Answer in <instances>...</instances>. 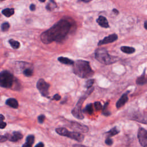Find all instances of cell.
<instances>
[{
  "label": "cell",
  "mask_w": 147,
  "mask_h": 147,
  "mask_svg": "<svg viewBox=\"0 0 147 147\" xmlns=\"http://www.w3.org/2000/svg\"><path fill=\"white\" fill-rule=\"evenodd\" d=\"M70 28L71 24L69 21L65 19L61 20L51 28L41 33V40L46 44L54 41L61 42L66 37Z\"/></svg>",
  "instance_id": "6da1fadb"
},
{
  "label": "cell",
  "mask_w": 147,
  "mask_h": 147,
  "mask_svg": "<svg viewBox=\"0 0 147 147\" xmlns=\"http://www.w3.org/2000/svg\"><path fill=\"white\" fill-rule=\"evenodd\" d=\"M73 71L75 75L82 78H90L94 74L89 62L83 60H78L74 62Z\"/></svg>",
  "instance_id": "7a4b0ae2"
},
{
  "label": "cell",
  "mask_w": 147,
  "mask_h": 147,
  "mask_svg": "<svg viewBox=\"0 0 147 147\" xmlns=\"http://www.w3.org/2000/svg\"><path fill=\"white\" fill-rule=\"evenodd\" d=\"M95 56L96 59L98 61L106 65H109L114 63L118 60L117 57L112 56L109 54L106 49L105 48L97 49L95 51Z\"/></svg>",
  "instance_id": "3957f363"
},
{
  "label": "cell",
  "mask_w": 147,
  "mask_h": 147,
  "mask_svg": "<svg viewBox=\"0 0 147 147\" xmlns=\"http://www.w3.org/2000/svg\"><path fill=\"white\" fill-rule=\"evenodd\" d=\"M94 88H91L89 89L78 100L75 107L72 110L71 113L73 116L75 117L77 119L79 120H83L84 118V116L83 115L82 110V104L83 103L84 101L86 100V99L93 93L94 91Z\"/></svg>",
  "instance_id": "277c9868"
},
{
  "label": "cell",
  "mask_w": 147,
  "mask_h": 147,
  "mask_svg": "<svg viewBox=\"0 0 147 147\" xmlns=\"http://www.w3.org/2000/svg\"><path fill=\"white\" fill-rule=\"evenodd\" d=\"M55 131L59 135H60L61 136L67 137L70 139L74 140L79 142H82L84 140V138H85V136H84V135H83L82 134L76 132L69 131L65 128H57L56 129Z\"/></svg>",
  "instance_id": "5b68a950"
},
{
  "label": "cell",
  "mask_w": 147,
  "mask_h": 147,
  "mask_svg": "<svg viewBox=\"0 0 147 147\" xmlns=\"http://www.w3.org/2000/svg\"><path fill=\"white\" fill-rule=\"evenodd\" d=\"M14 77L10 72L3 71L0 73V86L4 88H11L13 85Z\"/></svg>",
  "instance_id": "8992f818"
},
{
  "label": "cell",
  "mask_w": 147,
  "mask_h": 147,
  "mask_svg": "<svg viewBox=\"0 0 147 147\" xmlns=\"http://www.w3.org/2000/svg\"><path fill=\"white\" fill-rule=\"evenodd\" d=\"M36 87L42 96L48 97L50 87V84L47 83L43 79H40L36 83Z\"/></svg>",
  "instance_id": "52a82bcc"
},
{
  "label": "cell",
  "mask_w": 147,
  "mask_h": 147,
  "mask_svg": "<svg viewBox=\"0 0 147 147\" xmlns=\"http://www.w3.org/2000/svg\"><path fill=\"white\" fill-rule=\"evenodd\" d=\"M68 126L76 132L87 133L89 131V128L86 125L75 121H69V125Z\"/></svg>",
  "instance_id": "ba28073f"
},
{
  "label": "cell",
  "mask_w": 147,
  "mask_h": 147,
  "mask_svg": "<svg viewBox=\"0 0 147 147\" xmlns=\"http://www.w3.org/2000/svg\"><path fill=\"white\" fill-rule=\"evenodd\" d=\"M137 137L140 145L142 147H147V132L145 129L142 128L139 129Z\"/></svg>",
  "instance_id": "9c48e42d"
},
{
  "label": "cell",
  "mask_w": 147,
  "mask_h": 147,
  "mask_svg": "<svg viewBox=\"0 0 147 147\" xmlns=\"http://www.w3.org/2000/svg\"><path fill=\"white\" fill-rule=\"evenodd\" d=\"M118 39V36L116 34H112L107 37H105L102 40L99 41L98 46H100L104 44H107L109 43H112L116 41Z\"/></svg>",
  "instance_id": "30bf717a"
},
{
  "label": "cell",
  "mask_w": 147,
  "mask_h": 147,
  "mask_svg": "<svg viewBox=\"0 0 147 147\" xmlns=\"http://www.w3.org/2000/svg\"><path fill=\"white\" fill-rule=\"evenodd\" d=\"M128 93L123 94L116 103L117 108L120 109L122 106H123L125 105V103L128 102Z\"/></svg>",
  "instance_id": "8fae6325"
},
{
  "label": "cell",
  "mask_w": 147,
  "mask_h": 147,
  "mask_svg": "<svg viewBox=\"0 0 147 147\" xmlns=\"http://www.w3.org/2000/svg\"><path fill=\"white\" fill-rule=\"evenodd\" d=\"M133 120L139 121L141 123H144L145 124H146V116L145 115L142 114L140 113H134L132 115V117L131 118Z\"/></svg>",
  "instance_id": "7c38bea8"
},
{
  "label": "cell",
  "mask_w": 147,
  "mask_h": 147,
  "mask_svg": "<svg viewBox=\"0 0 147 147\" xmlns=\"http://www.w3.org/2000/svg\"><path fill=\"white\" fill-rule=\"evenodd\" d=\"M97 23L102 28H109V23L106 17L103 16H100L97 19Z\"/></svg>",
  "instance_id": "4fadbf2b"
},
{
  "label": "cell",
  "mask_w": 147,
  "mask_h": 147,
  "mask_svg": "<svg viewBox=\"0 0 147 147\" xmlns=\"http://www.w3.org/2000/svg\"><path fill=\"white\" fill-rule=\"evenodd\" d=\"M23 137V135L19 132H14L12 135H9V139L10 141L12 142H17L21 139H22Z\"/></svg>",
  "instance_id": "5bb4252c"
},
{
  "label": "cell",
  "mask_w": 147,
  "mask_h": 147,
  "mask_svg": "<svg viewBox=\"0 0 147 147\" xmlns=\"http://www.w3.org/2000/svg\"><path fill=\"white\" fill-rule=\"evenodd\" d=\"M6 104L8 106L13 108L17 109L18 107V101L14 98H9L6 101Z\"/></svg>",
  "instance_id": "9a60e30c"
},
{
  "label": "cell",
  "mask_w": 147,
  "mask_h": 147,
  "mask_svg": "<svg viewBox=\"0 0 147 147\" xmlns=\"http://www.w3.org/2000/svg\"><path fill=\"white\" fill-rule=\"evenodd\" d=\"M57 60L61 63L67 65H73L74 63V61L73 60L65 57H59Z\"/></svg>",
  "instance_id": "2e32d148"
},
{
  "label": "cell",
  "mask_w": 147,
  "mask_h": 147,
  "mask_svg": "<svg viewBox=\"0 0 147 147\" xmlns=\"http://www.w3.org/2000/svg\"><path fill=\"white\" fill-rule=\"evenodd\" d=\"M136 83L139 85H144L146 83V78L145 75V69L144 71L143 74H142L140 77L137 78L136 80Z\"/></svg>",
  "instance_id": "e0dca14e"
},
{
  "label": "cell",
  "mask_w": 147,
  "mask_h": 147,
  "mask_svg": "<svg viewBox=\"0 0 147 147\" xmlns=\"http://www.w3.org/2000/svg\"><path fill=\"white\" fill-rule=\"evenodd\" d=\"M57 7V5L54 0H50L46 5V9L48 11H52Z\"/></svg>",
  "instance_id": "ac0fdd59"
},
{
  "label": "cell",
  "mask_w": 147,
  "mask_h": 147,
  "mask_svg": "<svg viewBox=\"0 0 147 147\" xmlns=\"http://www.w3.org/2000/svg\"><path fill=\"white\" fill-rule=\"evenodd\" d=\"M121 50L127 54H132L135 52V49L133 47H128V46H122L121 47Z\"/></svg>",
  "instance_id": "d6986e66"
},
{
  "label": "cell",
  "mask_w": 147,
  "mask_h": 147,
  "mask_svg": "<svg viewBox=\"0 0 147 147\" xmlns=\"http://www.w3.org/2000/svg\"><path fill=\"white\" fill-rule=\"evenodd\" d=\"M2 13L6 17H9L14 13V9L13 8H7L2 11Z\"/></svg>",
  "instance_id": "ffe728a7"
},
{
  "label": "cell",
  "mask_w": 147,
  "mask_h": 147,
  "mask_svg": "<svg viewBox=\"0 0 147 147\" xmlns=\"http://www.w3.org/2000/svg\"><path fill=\"white\" fill-rule=\"evenodd\" d=\"M120 132V130L118 129L117 127H115L113 128L112 129H110L109 131L107 132L106 133L108 135V137H111L112 136H115L117 134H118Z\"/></svg>",
  "instance_id": "44dd1931"
},
{
  "label": "cell",
  "mask_w": 147,
  "mask_h": 147,
  "mask_svg": "<svg viewBox=\"0 0 147 147\" xmlns=\"http://www.w3.org/2000/svg\"><path fill=\"white\" fill-rule=\"evenodd\" d=\"M83 112L86 114H89L90 115H92L93 113V108L92 103H90L86 106V108L84 109Z\"/></svg>",
  "instance_id": "7402d4cb"
},
{
  "label": "cell",
  "mask_w": 147,
  "mask_h": 147,
  "mask_svg": "<svg viewBox=\"0 0 147 147\" xmlns=\"http://www.w3.org/2000/svg\"><path fill=\"white\" fill-rule=\"evenodd\" d=\"M9 43L13 49H18L20 47V44L19 42L13 39H10L9 40Z\"/></svg>",
  "instance_id": "603a6c76"
},
{
  "label": "cell",
  "mask_w": 147,
  "mask_h": 147,
  "mask_svg": "<svg viewBox=\"0 0 147 147\" xmlns=\"http://www.w3.org/2000/svg\"><path fill=\"white\" fill-rule=\"evenodd\" d=\"M109 102H106L105 103V105L102 108V114L104 115V116H109L111 114L110 112L108 111V105H109Z\"/></svg>",
  "instance_id": "cb8c5ba5"
},
{
  "label": "cell",
  "mask_w": 147,
  "mask_h": 147,
  "mask_svg": "<svg viewBox=\"0 0 147 147\" xmlns=\"http://www.w3.org/2000/svg\"><path fill=\"white\" fill-rule=\"evenodd\" d=\"M5 117L4 115L0 114V129H4L7 127V123L4 122Z\"/></svg>",
  "instance_id": "d4e9b609"
},
{
  "label": "cell",
  "mask_w": 147,
  "mask_h": 147,
  "mask_svg": "<svg viewBox=\"0 0 147 147\" xmlns=\"http://www.w3.org/2000/svg\"><path fill=\"white\" fill-rule=\"evenodd\" d=\"M35 141V136L33 135H29L27 136V139H26V143L30 145H32L34 143Z\"/></svg>",
  "instance_id": "484cf974"
},
{
  "label": "cell",
  "mask_w": 147,
  "mask_h": 147,
  "mask_svg": "<svg viewBox=\"0 0 147 147\" xmlns=\"http://www.w3.org/2000/svg\"><path fill=\"white\" fill-rule=\"evenodd\" d=\"M23 74L26 76H28V77L31 76L33 75V70L31 69H29V68L26 69L23 71Z\"/></svg>",
  "instance_id": "4316f807"
},
{
  "label": "cell",
  "mask_w": 147,
  "mask_h": 147,
  "mask_svg": "<svg viewBox=\"0 0 147 147\" xmlns=\"http://www.w3.org/2000/svg\"><path fill=\"white\" fill-rule=\"evenodd\" d=\"M94 83V79H89L88 80L86 83V88L87 89H90L91 88H92L93 84Z\"/></svg>",
  "instance_id": "83f0119b"
},
{
  "label": "cell",
  "mask_w": 147,
  "mask_h": 147,
  "mask_svg": "<svg viewBox=\"0 0 147 147\" xmlns=\"http://www.w3.org/2000/svg\"><path fill=\"white\" fill-rule=\"evenodd\" d=\"M10 28V24L8 23H4L1 25V30L3 32L7 31Z\"/></svg>",
  "instance_id": "f1b7e54d"
},
{
  "label": "cell",
  "mask_w": 147,
  "mask_h": 147,
  "mask_svg": "<svg viewBox=\"0 0 147 147\" xmlns=\"http://www.w3.org/2000/svg\"><path fill=\"white\" fill-rule=\"evenodd\" d=\"M9 134H5V135L0 136V142H4L8 140Z\"/></svg>",
  "instance_id": "f546056e"
},
{
  "label": "cell",
  "mask_w": 147,
  "mask_h": 147,
  "mask_svg": "<svg viewBox=\"0 0 147 147\" xmlns=\"http://www.w3.org/2000/svg\"><path fill=\"white\" fill-rule=\"evenodd\" d=\"M94 108L96 110H101L102 109V106L101 105V103L100 102H95L94 103Z\"/></svg>",
  "instance_id": "4dcf8cb0"
},
{
  "label": "cell",
  "mask_w": 147,
  "mask_h": 147,
  "mask_svg": "<svg viewBox=\"0 0 147 147\" xmlns=\"http://www.w3.org/2000/svg\"><path fill=\"white\" fill-rule=\"evenodd\" d=\"M45 119H46V116L44 115V114H41L40 115L38 118H37V120H38V122L39 123H43L44 121H45Z\"/></svg>",
  "instance_id": "1f68e13d"
},
{
  "label": "cell",
  "mask_w": 147,
  "mask_h": 147,
  "mask_svg": "<svg viewBox=\"0 0 147 147\" xmlns=\"http://www.w3.org/2000/svg\"><path fill=\"white\" fill-rule=\"evenodd\" d=\"M105 144L109 146H110L113 144V141L110 137H108L105 140Z\"/></svg>",
  "instance_id": "d6a6232c"
},
{
  "label": "cell",
  "mask_w": 147,
  "mask_h": 147,
  "mask_svg": "<svg viewBox=\"0 0 147 147\" xmlns=\"http://www.w3.org/2000/svg\"><path fill=\"white\" fill-rule=\"evenodd\" d=\"M60 98H61V97L58 94H56L54 95V97L52 98V100H55V101H59V100L60 99Z\"/></svg>",
  "instance_id": "836d02e7"
},
{
  "label": "cell",
  "mask_w": 147,
  "mask_h": 147,
  "mask_svg": "<svg viewBox=\"0 0 147 147\" xmlns=\"http://www.w3.org/2000/svg\"><path fill=\"white\" fill-rule=\"evenodd\" d=\"M29 9H30V10H31V11H35V10H36V6H35V4H31V5H30V7H29Z\"/></svg>",
  "instance_id": "e575fe53"
},
{
  "label": "cell",
  "mask_w": 147,
  "mask_h": 147,
  "mask_svg": "<svg viewBox=\"0 0 147 147\" xmlns=\"http://www.w3.org/2000/svg\"><path fill=\"white\" fill-rule=\"evenodd\" d=\"M44 144L42 142H40L39 143H38L35 147H44Z\"/></svg>",
  "instance_id": "d590c367"
},
{
  "label": "cell",
  "mask_w": 147,
  "mask_h": 147,
  "mask_svg": "<svg viewBox=\"0 0 147 147\" xmlns=\"http://www.w3.org/2000/svg\"><path fill=\"white\" fill-rule=\"evenodd\" d=\"M73 147H87V146L83 145H80V144H75L73 146Z\"/></svg>",
  "instance_id": "8d00e7d4"
},
{
  "label": "cell",
  "mask_w": 147,
  "mask_h": 147,
  "mask_svg": "<svg viewBox=\"0 0 147 147\" xmlns=\"http://www.w3.org/2000/svg\"><path fill=\"white\" fill-rule=\"evenodd\" d=\"M113 12L116 14V15H118L119 14V12L116 9H114L113 10Z\"/></svg>",
  "instance_id": "74e56055"
},
{
  "label": "cell",
  "mask_w": 147,
  "mask_h": 147,
  "mask_svg": "<svg viewBox=\"0 0 147 147\" xmlns=\"http://www.w3.org/2000/svg\"><path fill=\"white\" fill-rule=\"evenodd\" d=\"M22 147H32V145H29V144L25 143V144H24L23 145Z\"/></svg>",
  "instance_id": "f35d334b"
},
{
  "label": "cell",
  "mask_w": 147,
  "mask_h": 147,
  "mask_svg": "<svg viewBox=\"0 0 147 147\" xmlns=\"http://www.w3.org/2000/svg\"><path fill=\"white\" fill-rule=\"evenodd\" d=\"M82 1L84 2V3H89L90 1H91L92 0H81Z\"/></svg>",
  "instance_id": "ab89813d"
},
{
  "label": "cell",
  "mask_w": 147,
  "mask_h": 147,
  "mask_svg": "<svg viewBox=\"0 0 147 147\" xmlns=\"http://www.w3.org/2000/svg\"><path fill=\"white\" fill-rule=\"evenodd\" d=\"M144 28L145 29H147V27H146V21L144 22Z\"/></svg>",
  "instance_id": "60d3db41"
},
{
  "label": "cell",
  "mask_w": 147,
  "mask_h": 147,
  "mask_svg": "<svg viewBox=\"0 0 147 147\" xmlns=\"http://www.w3.org/2000/svg\"><path fill=\"white\" fill-rule=\"evenodd\" d=\"M39 1H40L41 3H44L46 1V0H39Z\"/></svg>",
  "instance_id": "b9f144b4"
},
{
  "label": "cell",
  "mask_w": 147,
  "mask_h": 147,
  "mask_svg": "<svg viewBox=\"0 0 147 147\" xmlns=\"http://www.w3.org/2000/svg\"><path fill=\"white\" fill-rule=\"evenodd\" d=\"M1 1H4V0H1Z\"/></svg>",
  "instance_id": "7bdbcfd3"
}]
</instances>
